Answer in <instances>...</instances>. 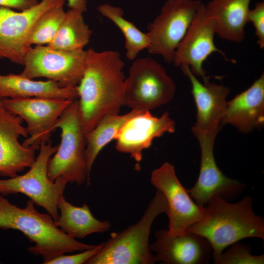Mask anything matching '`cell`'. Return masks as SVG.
<instances>
[{
    "label": "cell",
    "instance_id": "cell-22",
    "mask_svg": "<svg viewBox=\"0 0 264 264\" xmlns=\"http://www.w3.org/2000/svg\"><path fill=\"white\" fill-rule=\"evenodd\" d=\"M58 208L60 215L55 221L57 226L75 239H83L93 233H104L111 227L109 221L96 219L87 204L75 206L68 202L64 195L59 198Z\"/></svg>",
    "mask_w": 264,
    "mask_h": 264
},
{
    "label": "cell",
    "instance_id": "cell-25",
    "mask_svg": "<svg viewBox=\"0 0 264 264\" xmlns=\"http://www.w3.org/2000/svg\"><path fill=\"white\" fill-rule=\"evenodd\" d=\"M97 10L113 22L124 35L126 55L129 60H134L140 51L148 49L150 41L147 33L142 32L132 22L124 18L120 7L104 3L99 5Z\"/></svg>",
    "mask_w": 264,
    "mask_h": 264
},
{
    "label": "cell",
    "instance_id": "cell-30",
    "mask_svg": "<svg viewBox=\"0 0 264 264\" xmlns=\"http://www.w3.org/2000/svg\"><path fill=\"white\" fill-rule=\"evenodd\" d=\"M39 1V0H0V6L22 11L35 6Z\"/></svg>",
    "mask_w": 264,
    "mask_h": 264
},
{
    "label": "cell",
    "instance_id": "cell-4",
    "mask_svg": "<svg viewBox=\"0 0 264 264\" xmlns=\"http://www.w3.org/2000/svg\"><path fill=\"white\" fill-rule=\"evenodd\" d=\"M167 212L165 197L157 190L140 220L123 230L111 233L100 251L86 264H155L149 244L151 229L155 218Z\"/></svg>",
    "mask_w": 264,
    "mask_h": 264
},
{
    "label": "cell",
    "instance_id": "cell-29",
    "mask_svg": "<svg viewBox=\"0 0 264 264\" xmlns=\"http://www.w3.org/2000/svg\"><path fill=\"white\" fill-rule=\"evenodd\" d=\"M104 242L101 243L93 247L82 251V252L74 255H59L50 260L45 264H86L91 258L98 253L102 249Z\"/></svg>",
    "mask_w": 264,
    "mask_h": 264
},
{
    "label": "cell",
    "instance_id": "cell-31",
    "mask_svg": "<svg viewBox=\"0 0 264 264\" xmlns=\"http://www.w3.org/2000/svg\"><path fill=\"white\" fill-rule=\"evenodd\" d=\"M69 9L79 10L82 13L87 10V0H67Z\"/></svg>",
    "mask_w": 264,
    "mask_h": 264
},
{
    "label": "cell",
    "instance_id": "cell-15",
    "mask_svg": "<svg viewBox=\"0 0 264 264\" xmlns=\"http://www.w3.org/2000/svg\"><path fill=\"white\" fill-rule=\"evenodd\" d=\"M175 130V122L168 112L155 117L149 110H141L129 118L116 133L115 149L140 162L143 151L151 146L154 139Z\"/></svg>",
    "mask_w": 264,
    "mask_h": 264
},
{
    "label": "cell",
    "instance_id": "cell-23",
    "mask_svg": "<svg viewBox=\"0 0 264 264\" xmlns=\"http://www.w3.org/2000/svg\"><path fill=\"white\" fill-rule=\"evenodd\" d=\"M139 110H132L124 114H110L104 116L97 124L86 133L85 157L88 171V183L92 166L99 153L112 140L125 122Z\"/></svg>",
    "mask_w": 264,
    "mask_h": 264
},
{
    "label": "cell",
    "instance_id": "cell-2",
    "mask_svg": "<svg viewBox=\"0 0 264 264\" xmlns=\"http://www.w3.org/2000/svg\"><path fill=\"white\" fill-rule=\"evenodd\" d=\"M187 232L199 235L208 241L214 261L227 247L240 240L248 238L264 240V219L255 213L250 196L235 203L214 196L203 207L202 219L188 227Z\"/></svg>",
    "mask_w": 264,
    "mask_h": 264
},
{
    "label": "cell",
    "instance_id": "cell-21",
    "mask_svg": "<svg viewBox=\"0 0 264 264\" xmlns=\"http://www.w3.org/2000/svg\"><path fill=\"white\" fill-rule=\"evenodd\" d=\"M41 97L73 100L78 98L76 87L62 88L56 82L35 81L21 74H0V99Z\"/></svg>",
    "mask_w": 264,
    "mask_h": 264
},
{
    "label": "cell",
    "instance_id": "cell-6",
    "mask_svg": "<svg viewBox=\"0 0 264 264\" xmlns=\"http://www.w3.org/2000/svg\"><path fill=\"white\" fill-rule=\"evenodd\" d=\"M58 147V145L53 146L51 140L42 142L38 155L27 173L0 179V194L3 196L23 194L36 205L44 208L56 221L59 217L58 201L68 183L62 177L53 181L48 176L49 160Z\"/></svg>",
    "mask_w": 264,
    "mask_h": 264
},
{
    "label": "cell",
    "instance_id": "cell-17",
    "mask_svg": "<svg viewBox=\"0 0 264 264\" xmlns=\"http://www.w3.org/2000/svg\"><path fill=\"white\" fill-rule=\"evenodd\" d=\"M20 116L7 110L0 101V176L12 177L26 168H30L35 158L36 149L24 147L19 141L27 137L26 128Z\"/></svg>",
    "mask_w": 264,
    "mask_h": 264
},
{
    "label": "cell",
    "instance_id": "cell-16",
    "mask_svg": "<svg viewBox=\"0 0 264 264\" xmlns=\"http://www.w3.org/2000/svg\"><path fill=\"white\" fill-rule=\"evenodd\" d=\"M191 85V92L197 107L196 120L192 131L196 137L211 132L220 131L225 112L227 97L230 88L210 82L209 77L200 82L188 66L180 67Z\"/></svg>",
    "mask_w": 264,
    "mask_h": 264
},
{
    "label": "cell",
    "instance_id": "cell-3",
    "mask_svg": "<svg viewBox=\"0 0 264 264\" xmlns=\"http://www.w3.org/2000/svg\"><path fill=\"white\" fill-rule=\"evenodd\" d=\"M35 203L28 200L25 207L20 208L10 202L0 194V228L14 229L21 232L33 246L28 251L42 256L44 263L67 253L83 251L95 245L84 243L64 232L57 226L48 213L38 212Z\"/></svg>",
    "mask_w": 264,
    "mask_h": 264
},
{
    "label": "cell",
    "instance_id": "cell-19",
    "mask_svg": "<svg viewBox=\"0 0 264 264\" xmlns=\"http://www.w3.org/2000/svg\"><path fill=\"white\" fill-rule=\"evenodd\" d=\"M264 124V74L246 90L227 101L221 120L241 132L247 133Z\"/></svg>",
    "mask_w": 264,
    "mask_h": 264
},
{
    "label": "cell",
    "instance_id": "cell-5",
    "mask_svg": "<svg viewBox=\"0 0 264 264\" xmlns=\"http://www.w3.org/2000/svg\"><path fill=\"white\" fill-rule=\"evenodd\" d=\"M55 128L61 131V140L52 158L49 159L47 174L54 181L62 177L67 182L82 185L88 181L85 157L86 133L79 111L78 100H73L57 120Z\"/></svg>",
    "mask_w": 264,
    "mask_h": 264
},
{
    "label": "cell",
    "instance_id": "cell-26",
    "mask_svg": "<svg viewBox=\"0 0 264 264\" xmlns=\"http://www.w3.org/2000/svg\"><path fill=\"white\" fill-rule=\"evenodd\" d=\"M64 4L58 5L44 13L33 27L28 39V45H47L57 33L65 16Z\"/></svg>",
    "mask_w": 264,
    "mask_h": 264
},
{
    "label": "cell",
    "instance_id": "cell-10",
    "mask_svg": "<svg viewBox=\"0 0 264 264\" xmlns=\"http://www.w3.org/2000/svg\"><path fill=\"white\" fill-rule=\"evenodd\" d=\"M150 181L166 199L170 235L184 234L188 227L202 219L204 207L193 200L178 178L173 164L166 162L154 170Z\"/></svg>",
    "mask_w": 264,
    "mask_h": 264
},
{
    "label": "cell",
    "instance_id": "cell-8",
    "mask_svg": "<svg viewBox=\"0 0 264 264\" xmlns=\"http://www.w3.org/2000/svg\"><path fill=\"white\" fill-rule=\"evenodd\" d=\"M87 56V50L84 49L69 51L47 45L30 46L20 74L30 79L46 78L62 88L76 87L83 76Z\"/></svg>",
    "mask_w": 264,
    "mask_h": 264
},
{
    "label": "cell",
    "instance_id": "cell-27",
    "mask_svg": "<svg viewBox=\"0 0 264 264\" xmlns=\"http://www.w3.org/2000/svg\"><path fill=\"white\" fill-rule=\"evenodd\" d=\"M213 262L215 264H264V255H254L250 245L237 242Z\"/></svg>",
    "mask_w": 264,
    "mask_h": 264
},
{
    "label": "cell",
    "instance_id": "cell-7",
    "mask_svg": "<svg viewBox=\"0 0 264 264\" xmlns=\"http://www.w3.org/2000/svg\"><path fill=\"white\" fill-rule=\"evenodd\" d=\"M176 91L172 78L156 60L150 57L135 59L125 80V106L150 111L169 103Z\"/></svg>",
    "mask_w": 264,
    "mask_h": 264
},
{
    "label": "cell",
    "instance_id": "cell-9",
    "mask_svg": "<svg viewBox=\"0 0 264 264\" xmlns=\"http://www.w3.org/2000/svg\"><path fill=\"white\" fill-rule=\"evenodd\" d=\"M200 0H167L160 13L148 26L149 52L173 63L175 51L201 3Z\"/></svg>",
    "mask_w": 264,
    "mask_h": 264
},
{
    "label": "cell",
    "instance_id": "cell-18",
    "mask_svg": "<svg viewBox=\"0 0 264 264\" xmlns=\"http://www.w3.org/2000/svg\"><path fill=\"white\" fill-rule=\"evenodd\" d=\"M155 241L150 245L156 262L164 264H207L212 248L203 237L192 232L170 235L167 229L158 230Z\"/></svg>",
    "mask_w": 264,
    "mask_h": 264
},
{
    "label": "cell",
    "instance_id": "cell-24",
    "mask_svg": "<svg viewBox=\"0 0 264 264\" xmlns=\"http://www.w3.org/2000/svg\"><path fill=\"white\" fill-rule=\"evenodd\" d=\"M83 13L73 9L66 11L57 33L47 45L69 51L84 49L89 42L92 31L85 22Z\"/></svg>",
    "mask_w": 264,
    "mask_h": 264
},
{
    "label": "cell",
    "instance_id": "cell-14",
    "mask_svg": "<svg viewBox=\"0 0 264 264\" xmlns=\"http://www.w3.org/2000/svg\"><path fill=\"white\" fill-rule=\"evenodd\" d=\"M219 132L215 131L196 137L201 151L199 173L195 185L187 191L196 203L201 207H204L214 196L227 201L235 199L246 186L239 180L226 176L218 167L213 151Z\"/></svg>",
    "mask_w": 264,
    "mask_h": 264
},
{
    "label": "cell",
    "instance_id": "cell-12",
    "mask_svg": "<svg viewBox=\"0 0 264 264\" xmlns=\"http://www.w3.org/2000/svg\"><path fill=\"white\" fill-rule=\"evenodd\" d=\"M65 0H41L35 6L18 12L0 6V59L23 66L29 47L28 37L34 24L44 13L65 4Z\"/></svg>",
    "mask_w": 264,
    "mask_h": 264
},
{
    "label": "cell",
    "instance_id": "cell-28",
    "mask_svg": "<svg viewBox=\"0 0 264 264\" xmlns=\"http://www.w3.org/2000/svg\"><path fill=\"white\" fill-rule=\"evenodd\" d=\"M247 22H251L255 30L257 44L261 49L264 48V2L255 3L252 9H249L247 14Z\"/></svg>",
    "mask_w": 264,
    "mask_h": 264
},
{
    "label": "cell",
    "instance_id": "cell-13",
    "mask_svg": "<svg viewBox=\"0 0 264 264\" xmlns=\"http://www.w3.org/2000/svg\"><path fill=\"white\" fill-rule=\"evenodd\" d=\"M216 34L213 20L201 2L185 36L177 46L173 63L176 66H188L193 73L202 80L208 76L203 64L213 53L221 54L227 61L235 63L218 48L214 42Z\"/></svg>",
    "mask_w": 264,
    "mask_h": 264
},
{
    "label": "cell",
    "instance_id": "cell-1",
    "mask_svg": "<svg viewBox=\"0 0 264 264\" xmlns=\"http://www.w3.org/2000/svg\"><path fill=\"white\" fill-rule=\"evenodd\" d=\"M83 76L76 86L82 125L85 133L105 115L119 113L125 106V63L114 50L90 48Z\"/></svg>",
    "mask_w": 264,
    "mask_h": 264
},
{
    "label": "cell",
    "instance_id": "cell-11",
    "mask_svg": "<svg viewBox=\"0 0 264 264\" xmlns=\"http://www.w3.org/2000/svg\"><path fill=\"white\" fill-rule=\"evenodd\" d=\"M73 100L41 97L0 99L7 110L26 123L25 128L29 136L22 145L32 146L36 150L39 149L42 142L50 140L51 133L56 130L57 119Z\"/></svg>",
    "mask_w": 264,
    "mask_h": 264
},
{
    "label": "cell",
    "instance_id": "cell-20",
    "mask_svg": "<svg viewBox=\"0 0 264 264\" xmlns=\"http://www.w3.org/2000/svg\"><path fill=\"white\" fill-rule=\"evenodd\" d=\"M251 0H210L205 7L214 22L216 34L237 44L245 37V26Z\"/></svg>",
    "mask_w": 264,
    "mask_h": 264
}]
</instances>
